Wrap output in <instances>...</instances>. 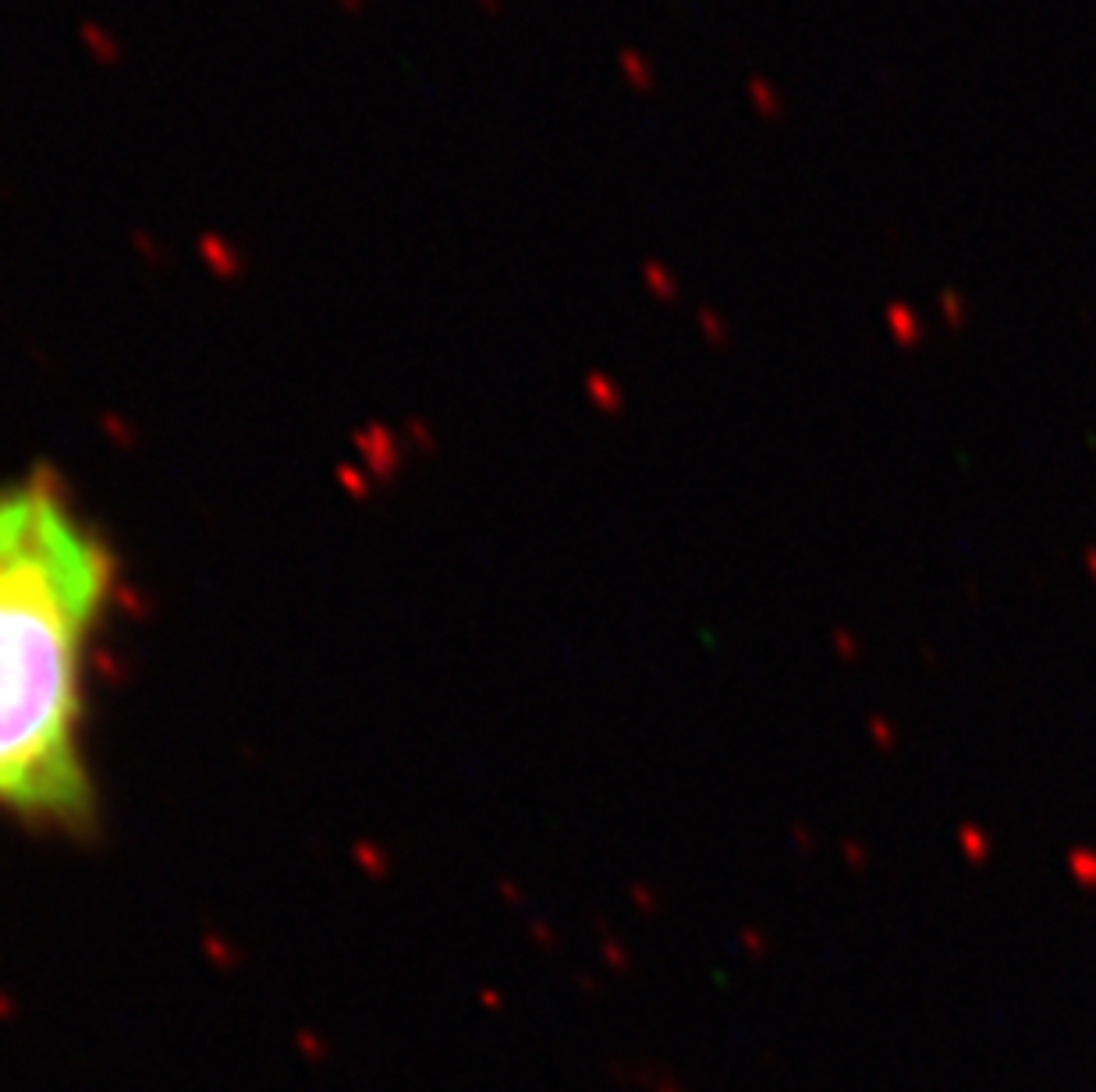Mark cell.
<instances>
[{"label": "cell", "instance_id": "6da1fadb", "mask_svg": "<svg viewBox=\"0 0 1096 1092\" xmlns=\"http://www.w3.org/2000/svg\"><path fill=\"white\" fill-rule=\"evenodd\" d=\"M114 589L100 533L50 476L0 483V816L93 812L86 678Z\"/></svg>", "mask_w": 1096, "mask_h": 1092}, {"label": "cell", "instance_id": "7a4b0ae2", "mask_svg": "<svg viewBox=\"0 0 1096 1092\" xmlns=\"http://www.w3.org/2000/svg\"><path fill=\"white\" fill-rule=\"evenodd\" d=\"M79 36H82V47L90 50V57L97 61V65H104V68L121 65V57H124L121 40H117L110 29H104V25H97V22H82Z\"/></svg>", "mask_w": 1096, "mask_h": 1092}, {"label": "cell", "instance_id": "3957f363", "mask_svg": "<svg viewBox=\"0 0 1096 1092\" xmlns=\"http://www.w3.org/2000/svg\"><path fill=\"white\" fill-rule=\"evenodd\" d=\"M199 252H203V260L210 263L213 274L235 277L238 270H242V260H238L235 245L224 242L220 235H203V238H199Z\"/></svg>", "mask_w": 1096, "mask_h": 1092}, {"label": "cell", "instance_id": "277c9868", "mask_svg": "<svg viewBox=\"0 0 1096 1092\" xmlns=\"http://www.w3.org/2000/svg\"><path fill=\"white\" fill-rule=\"evenodd\" d=\"M621 65H625V75L632 86H639V90H646V86H653V72L646 68V61H642L635 50H625L621 54Z\"/></svg>", "mask_w": 1096, "mask_h": 1092}, {"label": "cell", "instance_id": "5b68a950", "mask_svg": "<svg viewBox=\"0 0 1096 1092\" xmlns=\"http://www.w3.org/2000/svg\"><path fill=\"white\" fill-rule=\"evenodd\" d=\"M773 93H770V86H767V82H753V100H756V107H760V110H767V113H773Z\"/></svg>", "mask_w": 1096, "mask_h": 1092}, {"label": "cell", "instance_id": "8992f818", "mask_svg": "<svg viewBox=\"0 0 1096 1092\" xmlns=\"http://www.w3.org/2000/svg\"><path fill=\"white\" fill-rule=\"evenodd\" d=\"M337 4H341L348 15H362V8L369 4V0H337Z\"/></svg>", "mask_w": 1096, "mask_h": 1092}, {"label": "cell", "instance_id": "52a82bcc", "mask_svg": "<svg viewBox=\"0 0 1096 1092\" xmlns=\"http://www.w3.org/2000/svg\"><path fill=\"white\" fill-rule=\"evenodd\" d=\"M476 4H480L487 15H501V0H476Z\"/></svg>", "mask_w": 1096, "mask_h": 1092}]
</instances>
